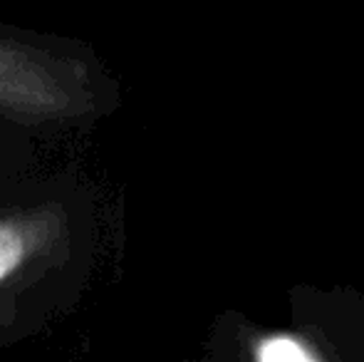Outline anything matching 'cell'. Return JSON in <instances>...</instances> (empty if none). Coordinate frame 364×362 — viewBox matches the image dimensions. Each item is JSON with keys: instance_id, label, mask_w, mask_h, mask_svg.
<instances>
[{"instance_id": "cell-1", "label": "cell", "mask_w": 364, "mask_h": 362, "mask_svg": "<svg viewBox=\"0 0 364 362\" xmlns=\"http://www.w3.org/2000/svg\"><path fill=\"white\" fill-rule=\"evenodd\" d=\"M95 251V203L75 183L43 181L0 203V348L82 298Z\"/></svg>"}, {"instance_id": "cell-2", "label": "cell", "mask_w": 364, "mask_h": 362, "mask_svg": "<svg viewBox=\"0 0 364 362\" xmlns=\"http://www.w3.org/2000/svg\"><path fill=\"white\" fill-rule=\"evenodd\" d=\"M119 102L87 45L0 25V122L33 134L87 129Z\"/></svg>"}, {"instance_id": "cell-3", "label": "cell", "mask_w": 364, "mask_h": 362, "mask_svg": "<svg viewBox=\"0 0 364 362\" xmlns=\"http://www.w3.org/2000/svg\"><path fill=\"white\" fill-rule=\"evenodd\" d=\"M255 360L258 362H317L315 355L295 338H268L258 345L255 350Z\"/></svg>"}, {"instance_id": "cell-4", "label": "cell", "mask_w": 364, "mask_h": 362, "mask_svg": "<svg viewBox=\"0 0 364 362\" xmlns=\"http://www.w3.org/2000/svg\"><path fill=\"white\" fill-rule=\"evenodd\" d=\"M5 159H8V144H5V134H0V169L5 166Z\"/></svg>"}]
</instances>
